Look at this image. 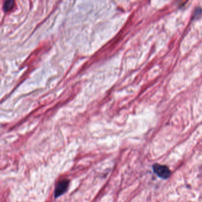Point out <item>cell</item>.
<instances>
[{
	"mask_svg": "<svg viewBox=\"0 0 202 202\" xmlns=\"http://www.w3.org/2000/svg\"><path fill=\"white\" fill-rule=\"evenodd\" d=\"M154 172L160 178L162 179H167L171 175V171L169 168L165 166L158 164H155L153 166Z\"/></svg>",
	"mask_w": 202,
	"mask_h": 202,
	"instance_id": "obj_1",
	"label": "cell"
},
{
	"mask_svg": "<svg viewBox=\"0 0 202 202\" xmlns=\"http://www.w3.org/2000/svg\"><path fill=\"white\" fill-rule=\"evenodd\" d=\"M69 184V181L68 180H63L61 182L58 183L57 186H56L55 193H54V196L56 198L60 196L61 195L66 193V192L67 190Z\"/></svg>",
	"mask_w": 202,
	"mask_h": 202,
	"instance_id": "obj_2",
	"label": "cell"
},
{
	"mask_svg": "<svg viewBox=\"0 0 202 202\" xmlns=\"http://www.w3.org/2000/svg\"><path fill=\"white\" fill-rule=\"evenodd\" d=\"M15 2L12 0L6 1L4 2L3 5V9L5 12H8L10 11L14 6Z\"/></svg>",
	"mask_w": 202,
	"mask_h": 202,
	"instance_id": "obj_3",
	"label": "cell"
},
{
	"mask_svg": "<svg viewBox=\"0 0 202 202\" xmlns=\"http://www.w3.org/2000/svg\"><path fill=\"white\" fill-rule=\"evenodd\" d=\"M202 13V9L201 8H197L193 14V16L194 18H197L199 17V15H200Z\"/></svg>",
	"mask_w": 202,
	"mask_h": 202,
	"instance_id": "obj_4",
	"label": "cell"
}]
</instances>
